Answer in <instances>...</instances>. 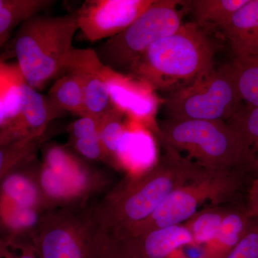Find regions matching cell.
<instances>
[{
  "label": "cell",
  "mask_w": 258,
  "mask_h": 258,
  "mask_svg": "<svg viewBox=\"0 0 258 258\" xmlns=\"http://www.w3.org/2000/svg\"><path fill=\"white\" fill-rule=\"evenodd\" d=\"M147 170L128 176L94 209L103 230L125 234L147 220L172 191L201 176L205 169L169 146Z\"/></svg>",
  "instance_id": "cell-1"
},
{
  "label": "cell",
  "mask_w": 258,
  "mask_h": 258,
  "mask_svg": "<svg viewBox=\"0 0 258 258\" xmlns=\"http://www.w3.org/2000/svg\"><path fill=\"white\" fill-rule=\"evenodd\" d=\"M215 54V47L205 30L188 22L153 44L132 72L153 89L169 93L212 71Z\"/></svg>",
  "instance_id": "cell-2"
},
{
  "label": "cell",
  "mask_w": 258,
  "mask_h": 258,
  "mask_svg": "<svg viewBox=\"0 0 258 258\" xmlns=\"http://www.w3.org/2000/svg\"><path fill=\"white\" fill-rule=\"evenodd\" d=\"M162 144L212 171H240L258 167L252 147L225 120H177L161 122Z\"/></svg>",
  "instance_id": "cell-3"
},
{
  "label": "cell",
  "mask_w": 258,
  "mask_h": 258,
  "mask_svg": "<svg viewBox=\"0 0 258 258\" xmlns=\"http://www.w3.org/2000/svg\"><path fill=\"white\" fill-rule=\"evenodd\" d=\"M78 30L76 13L61 16L37 14L20 25L14 52L28 86L38 91L64 72Z\"/></svg>",
  "instance_id": "cell-4"
},
{
  "label": "cell",
  "mask_w": 258,
  "mask_h": 258,
  "mask_svg": "<svg viewBox=\"0 0 258 258\" xmlns=\"http://www.w3.org/2000/svg\"><path fill=\"white\" fill-rule=\"evenodd\" d=\"M186 3L153 0L128 28L95 50L102 63L116 72H132L137 61L153 44L174 33L184 24L185 8L182 6Z\"/></svg>",
  "instance_id": "cell-5"
},
{
  "label": "cell",
  "mask_w": 258,
  "mask_h": 258,
  "mask_svg": "<svg viewBox=\"0 0 258 258\" xmlns=\"http://www.w3.org/2000/svg\"><path fill=\"white\" fill-rule=\"evenodd\" d=\"M242 103L229 63L168 93L164 106L168 119L227 121Z\"/></svg>",
  "instance_id": "cell-6"
},
{
  "label": "cell",
  "mask_w": 258,
  "mask_h": 258,
  "mask_svg": "<svg viewBox=\"0 0 258 258\" xmlns=\"http://www.w3.org/2000/svg\"><path fill=\"white\" fill-rule=\"evenodd\" d=\"M244 174L240 171L205 169L201 176L172 191L150 217L125 234L138 237L187 221L207 202L217 205L235 196L243 183Z\"/></svg>",
  "instance_id": "cell-7"
},
{
  "label": "cell",
  "mask_w": 258,
  "mask_h": 258,
  "mask_svg": "<svg viewBox=\"0 0 258 258\" xmlns=\"http://www.w3.org/2000/svg\"><path fill=\"white\" fill-rule=\"evenodd\" d=\"M96 226L93 210L50 209L42 215L31 241L40 258H89Z\"/></svg>",
  "instance_id": "cell-8"
},
{
  "label": "cell",
  "mask_w": 258,
  "mask_h": 258,
  "mask_svg": "<svg viewBox=\"0 0 258 258\" xmlns=\"http://www.w3.org/2000/svg\"><path fill=\"white\" fill-rule=\"evenodd\" d=\"M37 179L49 210L81 207L103 184L101 176L57 146L45 152L37 167Z\"/></svg>",
  "instance_id": "cell-9"
},
{
  "label": "cell",
  "mask_w": 258,
  "mask_h": 258,
  "mask_svg": "<svg viewBox=\"0 0 258 258\" xmlns=\"http://www.w3.org/2000/svg\"><path fill=\"white\" fill-rule=\"evenodd\" d=\"M153 0H88L76 14L79 30L88 41L111 38L128 28Z\"/></svg>",
  "instance_id": "cell-10"
},
{
  "label": "cell",
  "mask_w": 258,
  "mask_h": 258,
  "mask_svg": "<svg viewBox=\"0 0 258 258\" xmlns=\"http://www.w3.org/2000/svg\"><path fill=\"white\" fill-rule=\"evenodd\" d=\"M102 76L115 108L141 123L152 119L157 101L149 84L136 76L113 71L105 64Z\"/></svg>",
  "instance_id": "cell-11"
},
{
  "label": "cell",
  "mask_w": 258,
  "mask_h": 258,
  "mask_svg": "<svg viewBox=\"0 0 258 258\" xmlns=\"http://www.w3.org/2000/svg\"><path fill=\"white\" fill-rule=\"evenodd\" d=\"M62 112L48 97L42 96L27 83L21 109L13 120L0 128V144L40 138L51 120Z\"/></svg>",
  "instance_id": "cell-12"
},
{
  "label": "cell",
  "mask_w": 258,
  "mask_h": 258,
  "mask_svg": "<svg viewBox=\"0 0 258 258\" xmlns=\"http://www.w3.org/2000/svg\"><path fill=\"white\" fill-rule=\"evenodd\" d=\"M102 63L93 49H73L66 71H74L81 79L86 115L101 120L114 109L106 83L102 76Z\"/></svg>",
  "instance_id": "cell-13"
},
{
  "label": "cell",
  "mask_w": 258,
  "mask_h": 258,
  "mask_svg": "<svg viewBox=\"0 0 258 258\" xmlns=\"http://www.w3.org/2000/svg\"><path fill=\"white\" fill-rule=\"evenodd\" d=\"M36 157L19 166L0 181V203L47 211L37 179Z\"/></svg>",
  "instance_id": "cell-14"
},
{
  "label": "cell",
  "mask_w": 258,
  "mask_h": 258,
  "mask_svg": "<svg viewBox=\"0 0 258 258\" xmlns=\"http://www.w3.org/2000/svg\"><path fill=\"white\" fill-rule=\"evenodd\" d=\"M155 162L152 138L141 123L130 119L128 123H125L115 166L123 168L133 175L147 170Z\"/></svg>",
  "instance_id": "cell-15"
},
{
  "label": "cell",
  "mask_w": 258,
  "mask_h": 258,
  "mask_svg": "<svg viewBox=\"0 0 258 258\" xmlns=\"http://www.w3.org/2000/svg\"><path fill=\"white\" fill-rule=\"evenodd\" d=\"M222 32L235 57H258V0H248Z\"/></svg>",
  "instance_id": "cell-16"
},
{
  "label": "cell",
  "mask_w": 258,
  "mask_h": 258,
  "mask_svg": "<svg viewBox=\"0 0 258 258\" xmlns=\"http://www.w3.org/2000/svg\"><path fill=\"white\" fill-rule=\"evenodd\" d=\"M252 217L246 209L229 208L213 239L201 246L198 258H226L247 232Z\"/></svg>",
  "instance_id": "cell-17"
},
{
  "label": "cell",
  "mask_w": 258,
  "mask_h": 258,
  "mask_svg": "<svg viewBox=\"0 0 258 258\" xmlns=\"http://www.w3.org/2000/svg\"><path fill=\"white\" fill-rule=\"evenodd\" d=\"M135 237L144 258H167L178 249L193 244L184 224L157 229Z\"/></svg>",
  "instance_id": "cell-18"
},
{
  "label": "cell",
  "mask_w": 258,
  "mask_h": 258,
  "mask_svg": "<svg viewBox=\"0 0 258 258\" xmlns=\"http://www.w3.org/2000/svg\"><path fill=\"white\" fill-rule=\"evenodd\" d=\"M26 84L17 62L0 64V128L21 109Z\"/></svg>",
  "instance_id": "cell-19"
},
{
  "label": "cell",
  "mask_w": 258,
  "mask_h": 258,
  "mask_svg": "<svg viewBox=\"0 0 258 258\" xmlns=\"http://www.w3.org/2000/svg\"><path fill=\"white\" fill-rule=\"evenodd\" d=\"M89 258L144 257L139 251L135 237L103 230L97 222Z\"/></svg>",
  "instance_id": "cell-20"
},
{
  "label": "cell",
  "mask_w": 258,
  "mask_h": 258,
  "mask_svg": "<svg viewBox=\"0 0 258 258\" xmlns=\"http://www.w3.org/2000/svg\"><path fill=\"white\" fill-rule=\"evenodd\" d=\"M66 72L52 85L47 97L61 111L84 116L86 112L81 79L71 70H67Z\"/></svg>",
  "instance_id": "cell-21"
},
{
  "label": "cell",
  "mask_w": 258,
  "mask_h": 258,
  "mask_svg": "<svg viewBox=\"0 0 258 258\" xmlns=\"http://www.w3.org/2000/svg\"><path fill=\"white\" fill-rule=\"evenodd\" d=\"M248 0H193L189 4L195 23L200 28L211 25L223 30L236 12Z\"/></svg>",
  "instance_id": "cell-22"
},
{
  "label": "cell",
  "mask_w": 258,
  "mask_h": 258,
  "mask_svg": "<svg viewBox=\"0 0 258 258\" xmlns=\"http://www.w3.org/2000/svg\"><path fill=\"white\" fill-rule=\"evenodd\" d=\"M54 3L50 0H0V40L7 42L14 29Z\"/></svg>",
  "instance_id": "cell-23"
},
{
  "label": "cell",
  "mask_w": 258,
  "mask_h": 258,
  "mask_svg": "<svg viewBox=\"0 0 258 258\" xmlns=\"http://www.w3.org/2000/svg\"><path fill=\"white\" fill-rule=\"evenodd\" d=\"M228 209L208 207L198 211L184 224L191 234L194 245L203 246L213 239L221 227Z\"/></svg>",
  "instance_id": "cell-24"
},
{
  "label": "cell",
  "mask_w": 258,
  "mask_h": 258,
  "mask_svg": "<svg viewBox=\"0 0 258 258\" xmlns=\"http://www.w3.org/2000/svg\"><path fill=\"white\" fill-rule=\"evenodd\" d=\"M230 64L242 103L258 106V57H234Z\"/></svg>",
  "instance_id": "cell-25"
},
{
  "label": "cell",
  "mask_w": 258,
  "mask_h": 258,
  "mask_svg": "<svg viewBox=\"0 0 258 258\" xmlns=\"http://www.w3.org/2000/svg\"><path fill=\"white\" fill-rule=\"evenodd\" d=\"M40 138L0 144V181L19 166L36 157Z\"/></svg>",
  "instance_id": "cell-26"
},
{
  "label": "cell",
  "mask_w": 258,
  "mask_h": 258,
  "mask_svg": "<svg viewBox=\"0 0 258 258\" xmlns=\"http://www.w3.org/2000/svg\"><path fill=\"white\" fill-rule=\"evenodd\" d=\"M123 114L116 108L106 113L101 119L99 137L106 160L115 166L117 153L125 130Z\"/></svg>",
  "instance_id": "cell-27"
},
{
  "label": "cell",
  "mask_w": 258,
  "mask_h": 258,
  "mask_svg": "<svg viewBox=\"0 0 258 258\" xmlns=\"http://www.w3.org/2000/svg\"><path fill=\"white\" fill-rule=\"evenodd\" d=\"M227 122L252 147L257 157L258 165V106H247L242 103Z\"/></svg>",
  "instance_id": "cell-28"
},
{
  "label": "cell",
  "mask_w": 258,
  "mask_h": 258,
  "mask_svg": "<svg viewBox=\"0 0 258 258\" xmlns=\"http://www.w3.org/2000/svg\"><path fill=\"white\" fill-rule=\"evenodd\" d=\"M226 258H258V220L252 218L247 232Z\"/></svg>",
  "instance_id": "cell-29"
},
{
  "label": "cell",
  "mask_w": 258,
  "mask_h": 258,
  "mask_svg": "<svg viewBox=\"0 0 258 258\" xmlns=\"http://www.w3.org/2000/svg\"><path fill=\"white\" fill-rule=\"evenodd\" d=\"M75 150L83 157L92 161H105L104 152L102 147L99 134L72 140Z\"/></svg>",
  "instance_id": "cell-30"
},
{
  "label": "cell",
  "mask_w": 258,
  "mask_h": 258,
  "mask_svg": "<svg viewBox=\"0 0 258 258\" xmlns=\"http://www.w3.org/2000/svg\"><path fill=\"white\" fill-rule=\"evenodd\" d=\"M101 120L97 119L91 115H86L80 117L70 125L69 132L71 139H79L92 137L99 134Z\"/></svg>",
  "instance_id": "cell-31"
},
{
  "label": "cell",
  "mask_w": 258,
  "mask_h": 258,
  "mask_svg": "<svg viewBox=\"0 0 258 258\" xmlns=\"http://www.w3.org/2000/svg\"><path fill=\"white\" fill-rule=\"evenodd\" d=\"M9 249L10 246L8 242L0 239V258H4Z\"/></svg>",
  "instance_id": "cell-32"
},
{
  "label": "cell",
  "mask_w": 258,
  "mask_h": 258,
  "mask_svg": "<svg viewBox=\"0 0 258 258\" xmlns=\"http://www.w3.org/2000/svg\"><path fill=\"white\" fill-rule=\"evenodd\" d=\"M5 59L6 58H5V55H0V64L5 62Z\"/></svg>",
  "instance_id": "cell-33"
},
{
  "label": "cell",
  "mask_w": 258,
  "mask_h": 258,
  "mask_svg": "<svg viewBox=\"0 0 258 258\" xmlns=\"http://www.w3.org/2000/svg\"><path fill=\"white\" fill-rule=\"evenodd\" d=\"M5 43H6V42L4 41V40H0V49H1L2 47L4 46Z\"/></svg>",
  "instance_id": "cell-34"
},
{
  "label": "cell",
  "mask_w": 258,
  "mask_h": 258,
  "mask_svg": "<svg viewBox=\"0 0 258 258\" xmlns=\"http://www.w3.org/2000/svg\"><path fill=\"white\" fill-rule=\"evenodd\" d=\"M8 251H9V250H8ZM8 252H7V254H5V257H4V258H10V257H9V256H8Z\"/></svg>",
  "instance_id": "cell-35"
}]
</instances>
